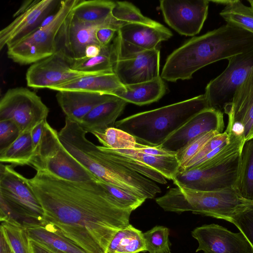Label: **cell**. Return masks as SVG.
<instances>
[{
	"label": "cell",
	"instance_id": "obj_39",
	"mask_svg": "<svg viewBox=\"0 0 253 253\" xmlns=\"http://www.w3.org/2000/svg\"><path fill=\"white\" fill-rule=\"evenodd\" d=\"M219 133H220L216 131L204 133L192 140L177 152L175 156L179 164V170L183 168L211 138Z\"/></svg>",
	"mask_w": 253,
	"mask_h": 253
},
{
	"label": "cell",
	"instance_id": "obj_32",
	"mask_svg": "<svg viewBox=\"0 0 253 253\" xmlns=\"http://www.w3.org/2000/svg\"><path fill=\"white\" fill-rule=\"evenodd\" d=\"M114 49L112 42L102 46L99 54L92 57H84L70 62L72 69L89 73H114Z\"/></svg>",
	"mask_w": 253,
	"mask_h": 253
},
{
	"label": "cell",
	"instance_id": "obj_4",
	"mask_svg": "<svg viewBox=\"0 0 253 253\" xmlns=\"http://www.w3.org/2000/svg\"><path fill=\"white\" fill-rule=\"evenodd\" d=\"M209 108L204 94L138 113L117 121L115 127L133 136L138 143L160 145L194 115Z\"/></svg>",
	"mask_w": 253,
	"mask_h": 253
},
{
	"label": "cell",
	"instance_id": "obj_18",
	"mask_svg": "<svg viewBox=\"0 0 253 253\" xmlns=\"http://www.w3.org/2000/svg\"><path fill=\"white\" fill-rule=\"evenodd\" d=\"M55 0H37L28 9L21 13L0 31V49L9 48L41 27L42 22L60 4Z\"/></svg>",
	"mask_w": 253,
	"mask_h": 253
},
{
	"label": "cell",
	"instance_id": "obj_16",
	"mask_svg": "<svg viewBox=\"0 0 253 253\" xmlns=\"http://www.w3.org/2000/svg\"><path fill=\"white\" fill-rule=\"evenodd\" d=\"M228 121L225 131L250 139L253 127V69L224 108Z\"/></svg>",
	"mask_w": 253,
	"mask_h": 253
},
{
	"label": "cell",
	"instance_id": "obj_7",
	"mask_svg": "<svg viewBox=\"0 0 253 253\" xmlns=\"http://www.w3.org/2000/svg\"><path fill=\"white\" fill-rule=\"evenodd\" d=\"M112 43L113 72L122 84L141 83L160 76V52L158 49H141L123 42L117 34Z\"/></svg>",
	"mask_w": 253,
	"mask_h": 253
},
{
	"label": "cell",
	"instance_id": "obj_3",
	"mask_svg": "<svg viewBox=\"0 0 253 253\" xmlns=\"http://www.w3.org/2000/svg\"><path fill=\"white\" fill-rule=\"evenodd\" d=\"M87 133L78 123L66 118L58 136L65 149L99 181L145 200L161 192L155 181L113 160L106 151L86 138Z\"/></svg>",
	"mask_w": 253,
	"mask_h": 253
},
{
	"label": "cell",
	"instance_id": "obj_41",
	"mask_svg": "<svg viewBox=\"0 0 253 253\" xmlns=\"http://www.w3.org/2000/svg\"><path fill=\"white\" fill-rule=\"evenodd\" d=\"M99 182L121 205L132 211L145 201V200L119 187L99 180Z\"/></svg>",
	"mask_w": 253,
	"mask_h": 253
},
{
	"label": "cell",
	"instance_id": "obj_51",
	"mask_svg": "<svg viewBox=\"0 0 253 253\" xmlns=\"http://www.w3.org/2000/svg\"><path fill=\"white\" fill-rule=\"evenodd\" d=\"M252 138H253V127L252 130V132H251V137H250V139H252Z\"/></svg>",
	"mask_w": 253,
	"mask_h": 253
},
{
	"label": "cell",
	"instance_id": "obj_24",
	"mask_svg": "<svg viewBox=\"0 0 253 253\" xmlns=\"http://www.w3.org/2000/svg\"><path fill=\"white\" fill-rule=\"evenodd\" d=\"M115 1L107 0H78L72 10L80 21L88 24L109 26L118 30L125 23L116 20L112 11Z\"/></svg>",
	"mask_w": 253,
	"mask_h": 253
},
{
	"label": "cell",
	"instance_id": "obj_10",
	"mask_svg": "<svg viewBox=\"0 0 253 253\" xmlns=\"http://www.w3.org/2000/svg\"><path fill=\"white\" fill-rule=\"evenodd\" d=\"M227 60L225 69L207 84L204 94L209 108L222 113L253 69V50L236 55Z\"/></svg>",
	"mask_w": 253,
	"mask_h": 253
},
{
	"label": "cell",
	"instance_id": "obj_50",
	"mask_svg": "<svg viewBox=\"0 0 253 253\" xmlns=\"http://www.w3.org/2000/svg\"><path fill=\"white\" fill-rule=\"evenodd\" d=\"M248 1L250 3L251 7L253 9V0H249Z\"/></svg>",
	"mask_w": 253,
	"mask_h": 253
},
{
	"label": "cell",
	"instance_id": "obj_22",
	"mask_svg": "<svg viewBox=\"0 0 253 253\" xmlns=\"http://www.w3.org/2000/svg\"><path fill=\"white\" fill-rule=\"evenodd\" d=\"M126 104V101L115 96L94 107L78 124L87 133L92 134L115 127L117 119Z\"/></svg>",
	"mask_w": 253,
	"mask_h": 253
},
{
	"label": "cell",
	"instance_id": "obj_12",
	"mask_svg": "<svg viewBox=\"0 0 253 253\" xmlns=\"http://www.w3.org/2000/svg\"><path fill=\"white\" fill-rule=\"evenodd\" d=\"M208 0L160 1L165 22L181 35L193 36L200 33L208 14Z\"/></svg>",
	"mask_w": 253,
	"mask_h": 253
},
{
	"label": "cell",
	"instance_id": "obj_20",
	"mask_svg": "<svg viewBox=\"0 0 253 253\" xmlns=\"http://www.w3.org/2000/svg\"><path fill=\"white\" fill-rule=\"evenodd\" d=\"M40 170H45L57 177L71 181L98 180L79 162L62 144L53 156L44 161Z\"/></svg>",
	"mask_w": 253,
	"mask_h": 253
},
{
	"label": "cell",
	"instance_id": "obj_35",
	"mask_svg": "<svg viewBox=\"0 0 253 253\" xmlns=\"http://www.w3.org/2000/svg\"><path fill=\"white\" fill-rule=\"evenodd\" d=\"M112 14L116 20L125 24H141L153 27L163 25L144 16L137 7L128 1H115Z\"/></svg>",
	"mask_w": 253,
	"mask_h": 253
},
{
	"label": "cell",
	"instance_id": "obj_19",
	"mask_svg": "<svg viewBox=\"0 0 253 253\" xmlns=\"http://www.w3.org/2000/svg\"><path fill=\"white\" fill-rule=\"evenodd\" d=\"M115 96L79 91H59L56 98L66 117L79 124L94 107Z\"/></svg>",
	"mask_w": 253,
	"mask_h": 253
},
{
	"label": "cell",
	"instance_id": "obj_38",
	"mask_svg": "<svg viewBox=\"0 0 253 253\" xmlns=\"http://www.w3.org/2000/svg\"><path fill=\"white\" fill-rule=\"evenodd\" d=\"M169 229L163 226H156L143 233L146 251L149 253H164L170 250Z\"/></svg>",
	"mask_w": 253,
	"mask_h": 253
},
{
	"label": "cell",
	"instance_id": "obj_43",
	"mask_svg": "<svg viewBox=\"0 0 253 253\" xmlns=\"http://www.w3.org/2000/svg\"><path fill=\"white\" fill-rule=\"evenodd\" d=\"M21 133L17 126L12 121H0V152L12 144Z\"/></svg>",
	"mask_w": 253,
	"mask_h": 253
},
{
	"label": "cell",
	"instance_id": "obj_9",
	"mask_svg": "<svg viewBox=\"0 0 253 253\" xmlns=\"http://www.w3.org/2000/svg\"><path fill=\"white\" fill-rule=\"evenodd\" d=\"M49 109L36 93L22 87L8 89L0 101V121L10 120L21 133L46 120Z\"/></svg>",
	"mask_w": 253,
	"mask_h": 253
},
{
	"label": "cell",
	"instance_id": "obj_14",
	"mask_svg": "<svg viewBox=\"0 0 253 253\" xmlns=\"http://www.w3.org/2000/svg\"><path fill=\"white\" fill-rule=\"evenodd\" d=\"M102 26H105L84 23L77 18L71 11L57 36L56 52L70 62L85 57V50L88 45H99L95 32Z\"/></svg>",
	"mask_w": 253,
	"mask_h": 253
},
{
	"label": "cell",
	"instance_id": "obj_46",
	"mask_svg": "<svg viewBox=\"0 0 253 253\" xmlns=\"http://www.w3.org/2000/svg\"><path fill=\"white\" fill-rule=\"evenodd\" d=\"M29 243L32 253H55L37 242L29 240Z\"/></svg>",
	"mask_w": 253,
	"mask_h": 253
},
{
	"label": "cell",
	"instance_id": "obj_26",
	"mask_svg": "<svg viewBox=\"0 0 253 253\" xmlns=\"http://www.w3.org/2000/svg\"><path fill=\"white\" fill-rule=\"evenodd\" d=\"M123 85L115 74L104 73L78 78L54 86L51 89L114 95Z\"/></svg>",
	"mask_w": 253,
	"mask_h": 253
},
{
	"label": "cell",
	"instance_id": "obj_34",
	"mask_svg": "<svg viewBox=\"0 0 253 253\" xmlns=\"http://www.w3.org/2000/svg\"><path fill=\"white\" fill-rule=\"evenodd\" d=\"M93 134L103 147L113 150L134 149L137 143L133 136L115 127Z\"/></svg>",
	"mask_w": 253,
	"mask_h": 253
},
{
	"label": "cell",
	"instance_id": "obj_15",
	"mask_svg": "<svg viewBox=\"0 0 253 253\" xmlns=\"http://www.w3.org/2000/svg\"><path fill=\"white\" fill-rule=\"evenodd\" d=\"M224 127L223 113L208 108L194 115L159 146L176 154L198 136L211 131L221 133Z\"/></svg>",
	"mask_w": 253,
	"mask_h": 253
},
{
	"label": "cell",
	"instance_id": "obj_6",
	"mask_svg": "<svg viewBox=\"0 0 253 253\" xmlns=\"http://www.w3.org/2000/svg\"><path fill=\"white\" fill-rule=\"evenodd\" d=\"M78 0L60 1L51 20L16 44L7 48L8 57L22 65L33 64L54 54L56 39Z\"/></svg>",
	"mask_w": 253,
	"mask_h": 253
},
{
	"label": "cell",
	"instance_id": "obj_37",
	"mask_svg": "<svg viewBox=\"0 0 253 253\" xmlns=\"http://www.w3.org/2000/svg\"><path fill=\"white\" fill-rule=\"evenodd\" d=\"M99 148L106 151L115 161L133 170L147 178L162 184L167 183L166 178L161 173L148 168L142 163L115 152L110 149L99 146Z\"/></svg>",
	"mask_w": 253,
	"mask_h": 253
},
{
	"label": "cell",
	"instance_id": "obj_48",
	"mask_svg": "<svg viewBox=\"0 0 253 253\" xmlns=\"http://www.w3.org/2000/svg\"><path fill=\"white\" fill-rule=\"evenodd\" d=\"M0 253H13L2 233L0 232Z\"/></svg>",
	"mask_w": 253,
	"mask_h": 253
},
{
	"label": "cell",
	"instance_id": "obj_8",
	"mask_svg": "<svg viewBox=\"0 0 253 253\" xmlns=\"http://www.w3.org/2000/svg\"><path fill=\"white\" fill-rule=\"evenodd\" d=\"M0 198L24 220L26 228L43 223V209L28 179L13 165L0 164Z\"/></svg>",
	"mask_w": 253,
	"mask_h": 253
},
{
	"label": "cell",
	"instance_id": "obj_47",
	"mask_svg": "<svg viewBox=\"0 0 253 253\" xmlns=\"http://www.w3.org/2000/svg\"><path fill=\"white\" fill-rule=\"evenodd\" d=\"M102 46L99 44H93L88 45L85 50V57H92L100 54Z\"/></svg>",
	"mask_w": 253,
	"mask_h": 253
},
{
	"label": "cell",
	"instance_id": "obj_36",
	"mask_svg": "<svg viewBox=\"0 0 253 253\" xmlns=\"http://www.w3.org/2000/svg\"><path fill=\"white\" fill-rule=\"evenodd\" d=\"M0 232L2 233L13 253H32L28 235L23 226L1 222Z\"/></svg>",
	"mask_w": 253,
	"mask_h": 253
},
{
	"label": "cell",
	"instance_id": "obj_17",
	"mask_svg": "<svg viewBox=\"0 0 253 253\" xmlns=\"http://www.w3.org/2000/svg\"><path fill=\"white\" fill-rule=\"evenodd\" d=\"M192 236L198 243L196 252L204 253H251L249 243L240 232L234 233L216 224L195 228Z\"/></svg>",
	"mask_w": 253,
	"mask_h": 253
},
{
	"label": "cell",
	"instance_id": "obj_23",
	"mask_svg": "<svg viewBox=\"0 0 253 253\" xmlns=\"http://www.w3.org/2000/svg\"><path fill=\"white\" fill-rule=\"evenodd\" d=\"M29 239L34 241L55 253H87L66 237L54 225L43 222L26 228Z\"/></svg>",
	"mask_w": 253,
	"mask_h": 253
},
{
	"label": "cell",
	"instance_id": "obj_5",
	"mask_svg": "<svg viewBox=\"0 0 253 253\" xmlns=\"http://www.w3.org/2000/svg\"><path fill=\"white\" fill-rule=\"evenodd\" d=\"M156 202L165 211H192L228 222L248 205L233 188L204 191L176 186L156 198Z\"/></svg>",
	"mask_w": 253,
	"mask_h": 253
},
{
	"label": "cell",
	"instance_id": "obj_30",
	"mask_svg": "<svg viewBox=\"0 0 253 253\" xmlns=\"http://www.w3.org/2000/svg\"><path fill=\"white\" fill-rule=\"evenodd\" d=\"M146 252L143 233L129 224L114 236L106 253H139Z\"/></svg>",
	"mask_w": 253,
	"mask_h": 253
},
{
	"label": "cell",
	"instance_id": "obj_2",
	"mask_svg": "<svg viewBox=\"0 0 253 253\" xmlns=\"http://www.w3.org/2000/svg\"><path fill=\"white\" fill-rule=\"evenodd\" d=\"M252 50L253 34L227 23L174 50L167 58L160 76L171 82L189 80L209 64Z\"/></svg>",
	"mask_w": 253,
	"mask_h": 253
},
{
	"label": "cell",
	"instance_id": "obj_21",
	"mask_svg": "<svg viewBox=\"0 0 253 253\" xmlns=\"http://www.w3.org/2000/svg\"><path fill=\"white\" fill-rule=\"evenodd\" d=\"M117 35L123 42L142 50L156 49L159 43L172 36L171 31L163 25L153 27L136 23L124 24Z\"/></svg>",
	"mask_w": 253,
	"mask_h": 253
},
{
	"label": "cell",
	"instance_id": "obj_27",
	"mask_svg": "<svg viewBox=\"0 0 253 253\" xmlns=\"http://www.w3.org/2000/svg\"><path fill=\"white\" fill-rule=\"evenodd\" d=\"M166 90V85L160 76L145 82L123 85L114 95L127 103L142 106L158 101L164 95Z\"/></svg>",
	"mask_w": 253,
	"mask_h": 253
},
{
	"label": "cell",
	"instance_id": "obj_1",
	"mask_svg": "<svg viewBox=\"0 0 253 253\" xmlns=\"http://www.w3.org/2000/svg\"><path fill=\"white\" fill-rule=\"evenodd\" d=\"M28 181L43 209L44 222L87 253H106L115 234L129 224L132 211L98 180L71 181L40 170Z\"/></svg>",
	"mask_w": 253,
	"mask_h": 253
},
{
	"label": "cell",
	"instance_id": "obj_29",
	"mask_svg": "<svg viewBox=\"0 0 253 253\" xmlns=\"http://www.w3.org/2000/svg\"><path fill=\"white\" fill-rule=\"evenodd\" d=\"M111 150L142 163L167 179L172 180L179 170V164L175 156H154L138 152L134 149Z\"/></svg>",
	"mask_w": 253,
	"mask_h": 253
},
{
	"label": "cell",
	"instance_id": "obj_42",
	"mask_svg": "<svg viewBox=\"0 0 253 253\" xmlns=\"http://www.w3.org/2000/svg\"><path fill=\"white\" fill-rule=\"evenodd\" d=\"M230 138V134L226 131L219 133L211 138L202 148L197 154L182 169L178 171L190 169L197 165L207 155L211 152L228 141Z\"/></svg>",
	"mask_w": 253,
	"mask_h": 253
},
{
	"label": "cell",
	"instance_id": "obj_11",
	"mask_svg": "<svg viewBox=\"0 0 253 253\" xmlns=\"http://www.w3.org/2000/svg\"><path fill=\"white\" fill-rule=\"evenodd\" d=\"M240 153L219 164L197 165L178 171L172 180L176 186L199 191H215L233 188L238 174Z\"/></svg>",
	"mask_w": 253,
	"mask_h": 253
},
{
	"label": "cell",
	"instance_id": "obj_31",
	"mask_svg": "<svg viewBox=\"0 0 253 253\" xmlns=\"http://www.w3.org/2000/svg\"><path fill=\"white\" fill-rule=\"evenodd\" d=\"M33 156L31 131H28L21 133L12 144L0 152V161L13 166H30Z\"/></svg>",
	"mask_w": 253,
	"mask_h": 253
},
{
	"label": "cell",
	"instance_id": "obj_28",
	"mask_svg": "<svg viewBox=\"0 0 253 253\" xmlns=\"http://www.w3.org/2000/svg\"><path fill=\"white\" fill-rule=\"evenodd\" d=\"M233 188L242 199L253 202V138L245 141L242 147L238 174Z\"/></svg>",
	"mask_w": 253,
	"mask_h": 253
},
{
	"label": "cell",
	"instance_id": "obj_40",
	"mask_svg": "<svg viewBox=\"0 0 253 253\" xmlns=\"http://www.w3.org/2000/svg\"><path fill=\"white\" fill-rule=\"evenodd\" d=\"M247 201V200H246ZM247 206L230 220L249 243L253 253V204L249 201Z\"/></svg>",
	"mask_w": 253,
	"mask_h": 253
},
{
	"label": "cell",
	"instance_id": "obj_49",
	"mask_svg": "<svg viewBox=\"0 0 253 253\" xmlns=\"http://www.w3.org/2000/svg\"><path fill=\"white\" fill-rule=\"evenodd\" d=\"M36 1L37 0L25 1L18 10L14 14L13 17H17L21 13L26 11L30 8L36 2Z\"/></svg>",
	"mask_w": 253,
	"mask_h": 253
},
{
	"label": "cell",
	"instance_id": "obj_53",
	"mask_svg": "<svg viewBox=\"0 0 253 253\" xmlns=\"http://www.w3.org/2000/svg\"><path fill=\"white\" fill-rule=\"evenodd\" d=\"M250 202H251L252 204H253V202H252V201H250Z\"/></svg>",
	"mask_w": 253,
	"mask_h": 253
},
{
	"label": "cell",
	"instance_id": "obj_13",
	"mask_svg": "<svg viewBox=\"0 0 253 253\" xmlns=\"http://www.w3.org/2000/svg\"><path fill=\"white\" fill-rule=\"evenodd\" d=\"M97 74L72 69L70 61L59 52L32 64L26 74L27 84L33 88H49L75 79Z\"/></svg>",
	"mask_w": 253,
	"mask_h": 253
},
{
	"label": "cell",
	"instance_id": "obj_45",
	"mask_svg": "<svg viewBox=\"0 0 253 253\" xmlns=\"http://www.w3.org/2000/svg\"><path fill=\"white\" fill-rule=\"evenodd\" d=\"M134 149L138 152L154 156L164 157L176 155L175 153L163 149L159 146H152L142 144L138 142Z\"/></svg>",
	"mask_w": 253,
	"mask_h": 253
},
{
	"label": "cell",
	"instance_id": "obj_33",
	"mask_svg": "<svg viewBox=\"0 0 253 253\" xmlns=\"http://www.w3.org/2000/svg\"><path fill=\"white\" fill-rule=\"evenodd\" d=\"M226 23L236 25L253 34V9L239 0H229L220 12Z\"/></svg>",
	"mask_w": 253,
	"mask_h": 253
},
{
	"label": "cell",
	"instance_id": "obj_44",
	"mask_svg": "<svg viewBox=\"0 0 253 253\" xmlns=\"http://www.w3.org/2000/svg\"><path fill=\"white\" fill-rule=\"evenodd\" d=\"M118 31L112 26L100 27L95 32L96 41L101 46H107L112 42Z\"/></svg>",
	"mask_w": 253,
	"mask_h": 253
},
{
	"label": "cell",
	"instance_id": "obj_52",
	"mask_svg": "<svg viewBox=\"0 0 253 253\" xmlns=\"http://www.w3.org/2000/svg\"><path fill=\"white\" fill-rule=\"evenodd\" d=\"M171 253V252H170V250H169V251H168V252H165V253Z\"/></svg>",
	"mask_w": 253,
	"mask_h": 253
},
{
	"label": "cell",
	"instance_id": "obj_25",
	"mask_svg": "<svg viewBox=\"0 0 253 253\" xmlns=\"http://www.w3.org/2000/svg\"><path fill=\"white\" fill-rule=\"evenodd\" d=\"M34 156L30 166L37 171L47 159L53 156L62 145L58 132L53 128L46 120L35 126L31 131Z\"/></svg>",
	"mask_w": 253,
	"mask_h": 253
}]
</instances>
